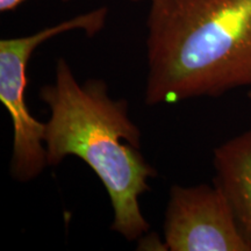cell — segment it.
Masks as SVG:
<instances>
[{"label":"cell","instance_id":"52a82bcc","mask_svg":"<svg viewBox=\"0 0 251 251\" xmlns=\"http://www.w3.org/2000/svg\"><path fill=\"white\" fill-rule=\"evenodd\" d=\"M248 96H249V98H250V100H251V90L249 91V94H248Z\"/></svg>","mask_w":251,"mask_h":251},{"label":"cell","instance_id":"6da1fadb","mask_svg":"<svg viewBox=\"0 0 251 251\" xmlns=\"http://www.w3.org/2000/svg\"><path fill=\"white\" fill-rule=\"evenodd\" d=\"M40 98L50 109L45 134L48 165L79 157L107 191L112 230L128 241L142 237L149 224L139 200L157 174L140 151L141 133L130 120L128 102L113 99L101 79L78 83L64 58L57 61L55 81L41 89Z\"/></svg>","mask_w":251,"mask_h":251},{"label":"cell","instance_id":"8992f818","mask_svg":"<svg viewBox=\"0 0 251 251\" xmlns=\"http://www.w3.org/2000/svg\"><path fill=\"white\" fill-rule=\"evenodd\" d=\"M26 1V0H0V12L1 13H5V12L13 11L17 7H19L23 2ZM62 1L68 2L70 0H62Z\"/></svg>","mask_w":251,"mask_h":251},{"label":"cell","instance_id":"ba28073f","mask_svg":"<svg viewBox=\"0 0 251 251\" xmlns=\"http://www.w3.org/2000/svg\"><path fill=\"white\" fill-rule=\"evenodd\" d=\"M130 1H141V0H130Z\"/></svg>","mask_w":251,"mask_h":251},{"label":"cell","instance_id":"277c9868","mask_svg":"<svg viewBox=\"0 0 251 251\" xmlns=\"http://www.w3.org/2000/svg\"><path fill=\"white\" fill-rule=\"evenodd\" d=\"M163 228L171 251H251L227 196L215 183L174 185Z\"/></svg>","mask_w":251,"mask_h":251},{"label":"cell","instance_id":"3957f363","mask_svg":"<svg viewBox=\"0 0 251 251\" xmlns=\"http://www.w3.org/2000/svg\"><path fill=\"white\" fill-rule=\"evenodd\" d=\"M107 15L108 8L102 6L31 35L0 41V100L9 113L13 126L11 174L15 180L28 183L48 165L46 124L36 120L26 105V72L30 56L37 47L59 34L83 30L87 36L96 35L105 26Z\"/></svg>","mask_w":251,"mask_h":251},{"label":"cell","instance_id":"7a4b0ae2","mask_svg":"<svg viewBox=\"0 0 251 251\" xmlns=\"http://www.w3.org/2000/svg\"><path fill=\"white\" fill-rule=\"evenodd\" d=\"M148 106L251 86V0H150Z\"/></svg>","mask_w":251,"mask_h":251},{"label":"cell","instance_id":"5b68a950","mask_svg":"<svg viewBox=\"0 0 251 251\" xmlns=\"http://www.w3.org/2000/svg\"><path fill=\"white\" fill-rule=\"evenodd\" d=\"M214 183L227 196L241 233L251 249V129L214 150Z\"/></svg>","mask_w":251,"mask_h":251}]
</instances>
